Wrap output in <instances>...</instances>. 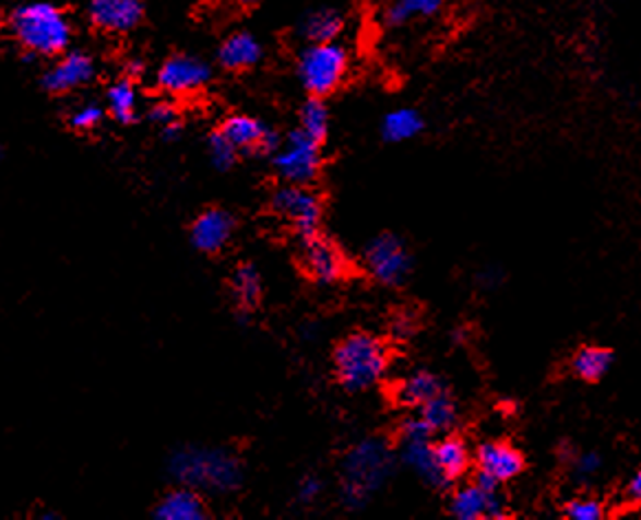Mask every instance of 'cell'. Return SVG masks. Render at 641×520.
Wrapping results in <instances>:
<instances>
[{"instance_id": "cell-16", "label": "cell", "mask_w": 641, "mask_h": 520, "mask_svg": "<svg viewBox=\"0 0 641 520\" xmlns=\"http://www.w3.org/2000/svg\"><path fill=\"white\" fill-rule=\"evenodd\" d=\"M234 234V218L225 210H207L199 214V218L192 223L190 240L199 251L216 253L221 251Z\"/></svg>"}, {"instance_id": "cell-10", "label": "cell", "mask_w": 641, "mask_h": 520, "mask_svg": "<svg viewBox=\"0 0 641 520\" xmlns=\"http://www.w3.org/2000/svg\"><path fill=\"white\" fill-rule=\"evenodd\" d=\"M212 78V69L205 60L194 56H173L157 71V84L170 95H188L201 91Z\"/></svg>"}, {"instance_id": "cell-37", "label": "cell", "mask_w": 641, "mask_h": 520, "mask_svg": "<svg viewBox=\"0 0 641 520\" xmlns=\"http://www.w3.org/2000/svg\"><path fill=\"white\" fill-rule=\"evenodd\" d=\"M626 494H628L630 500L641 503V468L628 478V483H626Z\"/></svg>"}, {"instance_id": "cell-33", "label": "cell", "mask_w": 641, "mask_h": 520, "mask_svg": "<svg viewBox=\"0 0 641 520\" xmlns=\"http://www.w3.org/2000/svg\"><path fill=\"white\" fill-rule=\"evenodd\" d=\"M102 119H104V108L99 104H84L73 110L71 126L78 130H91V128L99 126Z\"/></svg>"}, {"instance_id": "cell-27", "label": "cell", "mask_w": 641, "mask_h": 520, "mask_svg": "<svg viewBox=\"0 0 641 520\" xmlns=\"http://www.w3.org/2000/svg\"><path fill=\"white\" fill-rule=\"evenodd\" d=\"M419 417L430 426V430L437 433H448L456 426L459 422V406L454 402V398L443 390L437 398H432L430 402H426L419 409Z\"/></svg>"}, {"instance_id": "cell-38", "label": "cell", "mask_w": 641, "mask_h": 520, "mask_svg": "<svg viewBox=\"0 0 641 520\" xmlns=\"http://www.w3.org/2000/svg\"><path fill=\"white\" fill-rule=\"evenodd\" d=\"M142 69H144V64H142L140 60H133V62H128V64H126V73H128V78L140 75Z\"/></svg>"}, {"instance_id": "cell-12", "label": "cell", "mask_w": 641, "mask_h": 520, "mask_svg": "<svg viewBox=\"0 0 641 520\" xmlns=\"http://www.w3.org/2000/svg\"><path fill=\"white\" fill-rule=\"evenodd\" d=\"M450 513L456 520H480V518H505V500L498 489H489L478 481L459 487L450 498Z\"/></svg>"}, {"instance_id": "cell-5", "label": "cell", "mask_w": 641, "mask_h": 520, "mask_svg": "<svg viewBox=\"0 0 641 520\" xmlns=\"http://www.w3.org/2000/svg\"><path fill=\"white\" fill-rule=\"evenodd\" d=\"M348 54L337 43H309L298 58V78L313 97L333 93L346 78Z\"/></svg>"}, {"instance_id": "cell-4", "label": "cell", "mask_w": 641, "mask_h": 520, "mask_svg": "<svg viewBox=\"0 0 641 520\" xmlns=\"http://www.w3.org/2000/svg\"><path fill=\"white\" fill-rule=\"evenodd\" d=\"M391 366V351L383 340L370 333H353L342 340L333 353L337 381L353 393L381 381Z\"/></svg>"}, {"instance_id": "cell-26", "label": "cell", "mask_w": 641, "mask_h": 520, "mask_svg": "<svg viewBox=\"0 0 641 520\" xmlns=\"http://www.w3.org/2000/svg\"><path fill=\"white\" fill-rule=\"evenodd\" d=\"M108 110L110 115L121 121V123H131L138 117V106H140V95L135 88V82L131 78L115 82L108 93H106Z\"/></svg>"}, {"instance_id": "cell-24", "label": "cell", "mask_w": 641, "mask_h": 520, "mask_svg": "<svg viewBox=\"0 0 641 520\" xmlns=\"http://www.w3.org/2000/svg\"><path fill=\"white\" fill-rule=\"evenodd\" d=\"M344 29V19L333 8H320L305 16L300 25V34L307 43H335Z\"/></svg>"}, {"instance_id": "cell-35", "label": "cell", "mask_w": 641, "mask_h": 520, "mask_svg": "<svg viewBox=\"0 0 641 520\" xmlns=\"http://www.w3.org/2000/svg\"><path fill=\"white\" fill-rule=\"evenodd\" d=\"M322 494V481L316 476H305L298 485V500L300 503H313Z\"/></svg>"}, {"instance_id": "cell-40", "label": "cell", "mask_w": 641, "mask_h": 520, "mask_svg": "<svg viewBox=\"0 0 641 520\" xmlns=\"http://www.w3.org/2000/svg\"><path fill=\"white\" fill-rule=\"evenodd\" d=\"M465 338H467V333H465V331H463V329H456V331H454V333H452V340H454V342H456V344H461V342H463V340H465Z\"/></svg>"}, {"instance_id": "cell-6", "label": "cell", "mask_w": 641, "mask_h": 520, "mask_svg": "<svg viewBox=\"0 0 641 520\" xmlns=\"http://www.w3.org/2000/svg\"><path fill=\"white\" fill-rule=\"evenodd\" d=\"M364 263L377 283L395 287L411 276L413 256L400 236L381 234L366 245Z\"/></svg>"}, {"instance_id": "cell-23", "label": "cell", "mask_w": 641, "mask_h": 520, "mask_svg": "<svg viewBox=\"0 0 641 520\" xmlns=\"http://www.w3.org/2000/svg\"><path fill=\"white\" fill-rule=\"evenodd\" d=\"M435 457H437V465L448 483H454L456 478H461L472 465V454H470L467 444L459 437H452V435L443 437L441 441L435 444Z\"/></svg>"}, {"instance_id": "cell-22", "label": "cell", "mask_w": 641, "mask_h": 520, "mask_svg": "<svg viewBox=\"0 0 641 520\" xmlns=\"http://www.w3.org/2000/svg\"><path fill=\"white\" fill-rule=\"evenodd\" d=\"M443 390H446V386L439 379V375H435L428 368H419V370H413L411 375L404 377V381L397 388V398L406 406L422 409L426 402H430L432 398L443 393Z\"/></svg>"}, {"instance_id": "cell-2", "label": "cell", "mask_w": 641, "mask_h": 520, "mask_svg": "<svg viewBox=\"0 0 641 520\" xmlns=\"http://www.w3.org/2000/svg\"><path fill=\"white\" fill-rule=\"evenodd\" d=\"M10 27L32 56H60L67 51L73 34L67 14L47 0H32L16 8Z\"/></svg>"}, {"instance_id": "cell-32", "label": "cell", "mask_w": 641, "mask_h": 520, "mask_svg": "<svg viewBox=\"0 0 641 520\" xmlns=\"http://www.w3.org/2000/svg\"><path fill=\"white\" fill-rule=\"evenodd\" d=\"M565 516L569 520H602L606 518V505L593 496H578L567 503Z\"/></svg>"}, {"instance_id": "cell-29", "label": "cell", "mask_w": 641, "mask_h": 520, "mask_svg": "<svg viewBox=\"0 0 641 520\" xmlns=\"http://www.w3.org/2000/svg\"><path fill=\"white\" fill-rule=\"evenodd\" d=\"M232 287H234L236 300H238L242 307H247V309L253 307L256 303H259L261 292H263V281H261L259 270H256L253 265H240V268L234 272Z\"/></svg>"}, {"instance_id": "cell-13", "label": "cell", "mask_w": 641, "mask_h": 520, "mask_svg": "<svg viewBox=\"0 0 641 520\" xmlns=\"http://www.w3.org/2000/svg\"><path fill=\"white\" fill-rule=\"evenodd\" d=\"M88 21L108 34H128L144 21V0H88Z\"/></svg>"}, {"instance_id": "cell-3", "label": "cell", "mask_w": 641, "mask_h": 520, "mask_svg": "<svg viewBox=\"0 0 641 520\" xmlns=\"http://www.w3.org/2000/svg\"><path fill=\"white\" fill-rule=\"evenodd\" d=\"M393 474V450L381 439L357 444L342 463V500L351 509H361L368 498Z\"/></svg>"}, {"instance_id": "cell-11", "label": "cell", "mask_w": 641, "mask_h": 520, "mask_svg": "<svg viewBox=\"0 0 641 520\" xmlns=\"http://www.w3.org/2000/svg\"><path fill=\"white\" fill-rule=\"evenodd\" d=\"M476 474L487 476L489 481L502 485L511 478H517L525 470V457L519 448L505 441H485L476 448L474 454Z\"/></svg>"}, {"instance_id": "cell-21", "label": "cell", "mask_w": 641, "mask_h": 520, "mask_svg": "<svg viewBox=\"0 0 641 520\" xmlns=\"http://www.w3.org/2000/svg\"><path fill=\"white\" fill-rule=\"evenodd\" d=\"M615 351L608 346H582L575 351L571 357V370L575 373L578 379L586 383H597L602 381L615 366Z\"/></svg>"}, {"instance_id": "cell-15", "label": "cell", "mask_w": 641, "mask_h": 520, "mask_svg": "<svg viewBox=\"0 0 641 520\" xmlns=\"http://www.w3.org/2000/svg\"><path fill=\"white\" fill-rule=\"evenodd\" d=\"M95 75V62L84 51L64 54L43 78V84L51 93H69L84 86Z\"/></svg>"}, {"instance_id": "cell-34", "label": "cell", "mask_w": 641, "mask_h": 520, "mask_svg": "<svg viewBox=\"0 0 641 520\" xmlns=\"http://www.w3.org/2000/svg\"><path fill=\"white\" fill-rule=\"evenodd\" d=\"M151 119H153L159 128H164V126H168V123L179 121V113H177V108H175L170 102H157V104L151 108Z\"/></svg>"}, {"instance_id": "cell-8", "label": "cell", "mask_w": 641, "mask_h": 520, "mask_svg": "<svg viewBox=\"0 0 641 520\" xmlns=\"http://www.w3.org/2000/svg\"><path fill=\"white\" fill-rule=\"evenodd\" d=\"M274 210L285 216L302 240L320 234L322 223V203L318 194L307 190L305 186L289 184L274 194Z\"/></svg>"}, {"instance_id": "cell-14", "label": "cell", "mask_w": 641, "mask_h": 520, "mask_svg": "<svg viewBox=\"0 0 641 520\" xmlns=\"http://www.w3.org/2000/svg\"><path fill=\"white\" fill-rule=\"evenodd\" d=\"M302 243H305V251H302L305 272L313 281H318L322 285H331L344 276V272H346L344 256L331 240H327L318 234V236L307 238Z\"/></svg>"}, {"instance_id": "cell-28", "label": "cell", "mask_w": 641, "mask_h": 520, "mask_svg": "<svg viewBox=\"0 0 641 520\" xmlns=\"http://www.w3.org/2000/svg\"><path fill=\"white\" fill-rule=\"evenodd\" d=\"M329 123H331V117H329V108L322 102V97H311L300 108V130L307 138L316 140L318 144H322L327 140Z\"/></svg>"}, {"instance_id": "cell-1", "label": "cell", "mask_w": 641, "mask_h": 520, "mask_svg": "<svg viewBox=\"0 0 641 520\" xmlns=\"http://www.w3.org/2000/svg\"><path fill=\"white\" fill-rule=\"evenodd\" d=\"M170 474L197 492L227 494L240 485L242 465L221 448H183L170 459Z\"/></svg>"}, {"instance_id": "cell-18", "label": "cell", "mask_w": 641, "mask_h": 520, "mask_svg": "<svg viewBox=\"0 0 641 520\" xmlns=\"http://www.w3.org/2000/svg\"><path fill=\"white\" fill-rule=\"evenodd\" d=\"M263 60V45L249 32L227 36L218 49V62L227 71H245Z\"/></svg>"}, {"instance_id": "cell-36", "label": "cell", "mask_w": 641, "mask_h": 520, "mask_svg": "<svg viewBox=\"0 0 641 520\" xmlns=\"http://www.w3.org/2000/svg\"><path fill=\"white\" fill-rule=\"evenodd\" d=\"M415 327H417V322L411 314H400L393 320V331L397 338H411L415 333Z\"/></svg>"}, {"instance_id": "cell-31", "label": "cell", "mask_w": 641, "mask_h": 520, "mask_svg": "<svg viewBox=\"0 0 641 520\" xmlns=\"http://www.w3.org/2000/svg\"><path fill=\"white\" fill-rule=\"evenodd\" d=\"M571 468V474L578 483H589L593 481L602 468H604V459L600 452L595 450H586V452H575L573 459L567 463Z\"/></svg>"}, {"instance_id": "cell-39", "label": "cell", "mask_w": 641, "mask_h": 520, "mask_svg": "<svg viewBox=\"0 0 641 520\" xmlns=\"http://www.w3.org/2000/svg\"><path fill=\"white\" fill-rule=\"evenodd\" d=\"M261 3H263V0H236V5L242 8V10H251V8L261 5Z\"/></svg>"}, {"instance_id": "cell-25", "label": "cell", "mask_w": 641, "mask_h": 520, "mask_svg": "<svg viewBox=\"0 0 641 520\" xmlns=\"http://www.w3.org/2000/svg\"><path fill=\"white\" fill-rule=\"evenodd\" d=\"M424 130V117L415 108H397L381 121V135L387 142L402 144L415 140Z\"/></svg>"}, {"instance_id": "cell-7", "label": "cell", "mask_w": 641, "mask_h": 520, "mask_svg": "<svg viewBox=\"0 0 641 520\" xmlns=\"http://www.w3.org/2000/svg\"><path fill=\"white\" fill-rule=\"evenodd\" d=\"M274 166L287 184L307 186L318 177L322 166L320 144L307 138L298 128L289 135L287 144H281V149L274 153Z\"/></svg>"}, {"instance_id": "cell-30", "label": "cell", "mask_w": 641, "mask_h": 520, "mask_svg": "<svg viewBox=\"0 0 641 520\" xmlns=\"http://www.w3.org/2000/svg\"><path fill=\"white\" fill-rule=\"evenodd\" d=\"M207 153L212 166H216L218 170H229L236 164L240 151L221 133V130H216L207 140Z\"/></svg>"}, {"instance_id": "cell-17", "label": "cell", "mask_w": 641, "mask_h": 520, "mask_svg": "<svg viewBox=\"0 0 641 520\" xmlns=\"http://www.w3.org/2000/svg\"><path fill=\"white\" fill-rule=\"evenodd\" d=\"M400 457H402V463L408 465L426 485H430V487H448L450 485L437 465L432 437L402 439Z\"/></svg>"}, {"instance_id": "cell-20", "label": "cell", "mask_w": 641, "mask_h": 520, "mask_svg": "<svg viewBox=\"0 0 641 520\" xmlns=\"http://www.w3.org/2000/svg\"><path fill=\"white\" fill-rule=\"evenodd\" d=\"M446 5V0H389L381 8V23L397 29L417 19H432Z\"/></svg>"}, {"instance_id": "cell-9", "label": "cell", "mask_w": 641, "mask_h": 520, "mask_svg": "<svg viewBox=\"0 0 641 520\" xmlns=\"http://www.w3.org/2000/svg\"><path fill=\"white\" fill-rule=\"evenodd\" d=\"M221 133L242 153H265L274 155L281 149V138L268 128L259 117L232 115L223 121Z\"/></svg>"}, {"instance_id": "cell-19", "label": "cell", "mask_w": 641, "mask_h": 520, "mask_svg": "<svg viewBox=\"0 0 641 520\" xmlns=\"http://www.w3.org/2000/svg\"><path fill=\"white\" fill-rule=\"evenodd\" d=\"M155 518L159 520H203L205 507L197 489L181 485L168 492L155 507Z\"/></svg>"}]
</instances>
